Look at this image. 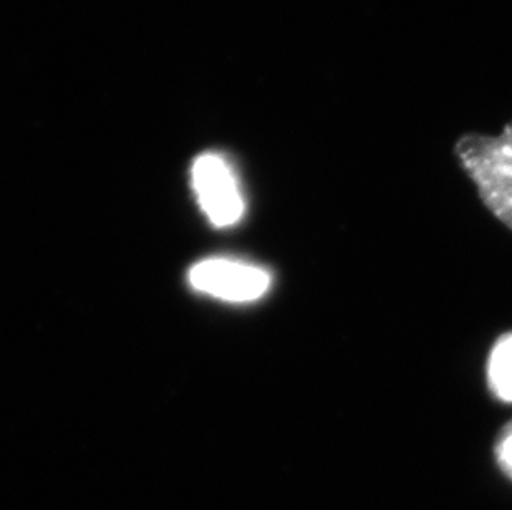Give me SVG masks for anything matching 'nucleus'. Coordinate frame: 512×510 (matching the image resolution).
<instances>
[{
    "label": "nucleus",
    "instance_id": "obj_4",
    "mask_svg": "<svg viewBox=\"0 0 512 510\" xmlns=\"http://www.w3.org/2000/svg\"><path fill=\"white\" fill-rule=\"evenodd\" d=\"M488 381L499 400L512 403V333L499 338L488 363Z\"/></svg>",
    "mask_w": 512,
    "mask_h": 510
},
{
    "label": "nucleus",
    "instance_id": "obj_1",
    "mask_svg": "<svg viewBox=\"0 0 512 510\" xmlns=\"http://www.w3.org/2000/svg\"><path fill=\"white\" fill-rule=\"evenodd\" d=\"M456 154L484 204L512 229V123L499 136H464Z\"/></svg>",
    "mask_w": 512,
    "mask_h": 510
},
{
    "label": "nucleus",
    "instance_id": "obj_2",
    "mask_svg": "<svg viewBox=\"0 0 512 510\" xmlns=\"http://www.w3.org/2000/svg\"><path fill=\"white\" fill-rule=\"evenodd\" d=\"M191 178L199 206L214 226L231 227L241 221L246 204L234 168L223 154H201L194 161Z\"/></svg>",
    "mask_w": 512,
    "mask_h": 510
},
{
    "label": "nucleus",
    "instance_id": "obj_5",
    "mask_svg": "<svg viewBox=\"0 0 512 510\" xmlns=\"http://www.w3.org/2000/svg\"><path fill=\"white\" fill-rule=\"evenodd\" d=\"M496 459L501 471L512 481V423L503 429L496 444Z\"/></svg>",
    "mask_w": 512,
    "mask_h": 510
},
{
    "label": "nucleus",
    "instance_id": "obj_3",
    "mask_svg": "<svg viewBox=\"0 0 512 510\" xmlns=\"http://www.w3.org/2000/svg\"><path fill=\"white\" fill-rule=\"evenodd\" d=\"M193 289L216 299L246 304L261 299L271 287V274L259 265L232 259H208L189 270Z\"/></svg>",
    "mask_w": 512,
    "mask_h": 510
}]
</instances>
